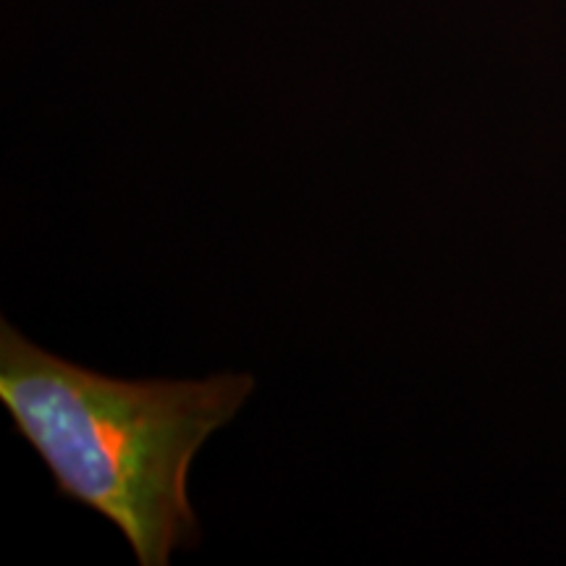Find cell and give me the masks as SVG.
<instances>
[{
    "label": "cell",
    "instance_id": "6da1fadb",
    "mask_svg": "<svg viewBox=\"0 0 566 566\" xmlns=\"http://www.w3.org/2000/svg\"><path fill=\"white\" fill-rule=\"evenodd\" d=\"M252 388L247 373L108 378L0 323V401L53 472L59 493L111 520L142 566H166L176 548L200 541L189 464Z\"/></svg>",
    "mask_w": 566,
    "mask_h": 566
}]
</instances>
